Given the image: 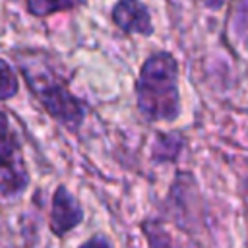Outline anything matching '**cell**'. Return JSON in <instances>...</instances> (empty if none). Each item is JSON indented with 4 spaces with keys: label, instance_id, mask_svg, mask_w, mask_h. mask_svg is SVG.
I'll return each mask as SVG.
<instances>
[{
    "label": "cell",
    "instance_id": "6da1fadb",
    "mask_svg": "<svg viewBox=\"0 0 248 248\" xmlns=\"http://www.w3.org/2000/svg\"><path fill=\"white\" fill-rule=\"evenodd\" d=\"M176 60L169 52H157L149 56L138 76L136 99L140 112L149 120H172L176 118L178 87Z\"/></svg>",
    "mask_w": 248,
    "mask_h": 248
},
{
    "label": "cell",
    "instance_id": "7a4b0ae2",
    "mask_svg": "<svg viewBox=\"0 0 248 248\" xmlns=\"http://www.w3.org/2000/svg\"><path fill=\"white\" fill-rule=\"evenodd\" d=\"M19 66L29 89L48 110L50 116H54L56 120L64 122L70 128H76L83 120L81 103L68 91L64 81L52 72V68L31 56L25 62L21 60Z\"/></svg>",
    "mask_w": 248,
    "mask_h": 248
},
{
    "label": "cell",
    "instance_id": "3957f363",
    "mask_svg": "<svg viewBox=\"0 0 248 248\" xmlns=\"http://www.w3.org/2000/svg\"><path fill=\"white\" fill-rule=\"evenodd\" d=\"M29 174L23 163L19 136L6 112L0 110V194L17 196L27 188Z\"/></svg>",
    "mask_w": 248,
    "mask_h": 248
},
{
    "label": "cell",
    "instance_id": "277c9868",
    "mask_svg": "<svg viewBox=\"0 0 248 248\" xmlns=\"http://www.w3.org/2000/svg\"><path fill=\"white\" fill-rule=\"evenodd\" d=\"M83 219V211L79 202L68 192L66 186H58L52 198V211H50V229L54 234H66Z\"/></svg>",
    "mask_w": 248,
    "mask_h": 248
},
{
    "label": "cell",
    "instance_id": "5b68a950",
    "mask_svg": "<svg viewBox=\"0 0 248 248\" xmlns=\"http://www.w3.org/2000/svg\"><path fill=\"white\" fill-rule=\"evenodd\" d=\"M112 19L126 33L149 35L153 31L149 12L140 0H120L112 10Z\"/></svg>",
    "mask_w": 248,
    "mask_h": 248
},
{
    "label": "cell",
    "instance_id": "8992f818",
    "mask_svg": "<svg viewBox=\"0 0 248 248\" xmlns=\"http://www.w3.org/2000/svg\"><path fill=\"white\" fill-rule=\"evenodd\" d=\"M83 0H27V8L35 16H48L60 10H72Z\"/></svg>",
    "mask_w": 248,
    "mask_h": 248
},
{
    "label": "cell",
    "instance_id": "52a82bcc",
    "mask_svg": "<svg viewBox=\"0 0 248 248\" xmlns=\"http://www.w3.org/2000/svg\"><path fill=\"white\" fill-rule=\"evenodd\" d=\"M17 93V78L12 66L0 58V101H6Z\"/></svg>",
    "mask_w": 248,
    "mask_h": 248
},
{
    "label": "cell",
    "instance_id": "ba28073f",
    "mask_svg": "<svg viewBox=\"0 0 248 248\" xmlns=\"http://www.w3.org/2000/svg\"><path fill=\"white\" fill-rule=\"evenodd\" d=\"M79 248H112V244H110V240H108L107 236L97 234V236L89 238L87 242H83Z\"/></svg>",
    "mask_w": 248,
    "mask_h": 248
}]
</instances>
